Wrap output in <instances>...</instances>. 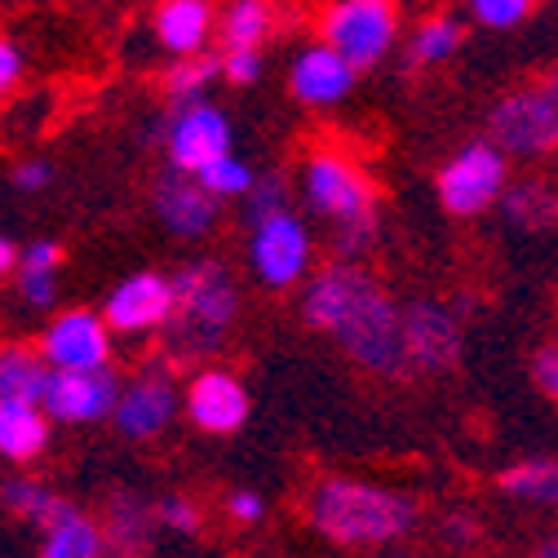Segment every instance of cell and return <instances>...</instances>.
Here are the masks:
<instances>
[{
  "mask_svg": "<svg viewBox=\"0 0 558 558\" xmlns=\"http://www.w3.org/2000/svg\"><path fill=\"white\" fill-rule=\"evenodd\" d=\"M311 523L332 545H386L416 523V506L390 487L360 478H324L311 497Z\"/></svg>",
  "mask_w": 558,
  "mask_h": 558,
  "instance_id": "obj_2",
  "label": "cell"
},
{
  "mask_svg": "<svg viewBox=\"0 0 558 558\" xmlns=\"http://www.w3.org/2000/svg\"><path fill=\"white\" fill-rule=\"evenodd\" d=\"M302 315L311 328L328 332L368 373L399 377L403 368H412L408 341H403V311L355 262L341 257L337 266L319 270L302 293Z\"/></svg>",
  "mask_w": 558,
  "mask_h": 558,
  "instance_id": "obj_1",
  "label": "cell"
},
{
  "mask_svg": "<svg viewBox=\"0 0 558 558\" xmlns=\"http://www.w3.org/2000/svg\"><path fill=\"white\" fill-rule=\"evenodd\" d=\"M40 558H107V536L85 514H72L66 523L49 527Z\"/></svg>",
  "mask_w": 558,
  "mask_h": 558,
  "instance_id": "obj_26",
  "label": "cell"
},
{
  "mask_svg": "<svg viewBox=\"0 0 558 558\" xmlns=\"http://www.w3.org/2000/svg\"><path fill=\"white\" fill-rule=\"evenodd\" d=\"M186 412H191V422L208 435H231L244 426V416H248V395L244 386L231 377V373H199L186 390Z\"/></svg>",
  "mask_w": 558,
  "mask_h": 558,
  "instance_id": "obj_18",
  "label": "cell"
},
{
  "mask_svg": "<svg viewBox=\"0 0 558 558\" xmlns=\"http://www.w3.org/2000/svg\"><path fill=\"white\" fill-rule=\"evenodd\" d=\"M5 501H10L14 514H23L27 523H40L45 532L76 514V506H66L58 493H49L45 483H32V478H14V483L5 487Z\"/></svg>",
  "mask_w": 558,
  "mask_h": 558,
  "instance_id": "obj_25",
  "label": "cell"
},
{
  "mask_svg": "<svg viewBox=\"0 0 558 558\" xmlns=\"http://www.w3.org/2000/svg\"><path fill=\"white\" fill-rule=\"evenodd\" d=\"M222 76L231 85H257L262 81V49H222Z\"/></svg>",
  "mask_w": 558,
  "mask_h": 558,
  "instance_id": "obj_32",
  "label": "cell"
},
{
  "mask_svg": "<svg viewBox=\"0 0 558 558\" xmlns=\"http://www.w3.org/2000/svg\"><path fill=\"white\" fill-rule=\"evenodd\" d=\"M536 0H470V14L478 27H493V32H510L532 14Z\"/></svg>",
  "mask_w": 558,
  "mask_h": 558,
  "instance_id": "obj_31",
  "label": "cell"
},
{
  "mask_svg": "<svg viewBox=\"0 0 558 558\" xmlns=\"http://www.w3.org/2000/svg\"><path fill=\"white\" fill-rule=\"evenodd\" d=\"M120 381L116 373L102 368H53L49 386H45V412L53 422L66 426H85V422H102V416H116L120 403Z\"/></svg>",
  "mask_w": 558,
  "mask_h": 558,
  "instance_id": "obj_9",
  "label": "cell"
},
{
  "mask_svg": "<svg viewBox=\"0 0 558 558\" xmlns=\"http://www.w3.org/2000/svg\"><path fill=\"white\" fill-rule=\"evenodd\" d=\"M493 143H501L510 156H549L558 151V72H545L519 89H510L493 116Z\"/></svg>",
  "mask_w": 558,
  "mask_h": 558,
  "instance_id": "obj_4",
  "label": "cell"
},
{
  "mask_svg": "<svg viewBox=\"0 0 558 558\" xmlns=\"http://www.w3.org/2000/svg\"><path fill=\"white\" fill-rule=\"evenodd\" d=\"M399 36V5L395 0H332L319 19V40L351 58L360 72L377 66Z\"/></svg>",
  "mask_w": 558,
  "mask_h": 558,
  "instance_id": "obj_5",
  "label": "cell"
},
{
  "mask_svg": "<svg viewBox=\"0 0 558 558\" xmlns=\"http://www.w3.org/2000/svg\"><path fill=\"white\" fill-rule=\"evenodd\" d=\"M403 341H408V364L444 373L461 360V315L444 302H412L403 311Z\"/></svg>",
  "mask_w": 558,
  "mask_h": 558,
  "instance_id": "obj_11",
  "label": "cell"
},
{
  "mask_svg": "<svg viewBox=\"0 0 558 558\" xmlns=\"http://www.w3.org/2000/svg\"><path fill=\"white\" fill-rule=\"evenodd\" d=\"M275 32V10L270 0H231L218 19V40L222 49H262Z\"/></svg>",
  "mask_w": 558,
  "mask_h": 558,
  "instance_id": "obj_21",
  "label": "cell"
},
{
  "mask_svg": "<svg viewBox=\"0 0 558 558\" xmlns=\"http://www.w3.org/2000/svg\"><path fill=\"white\" fill-rule=\"evenodd\" d=\"M248 253H253V270H257L262 284L289 289V284H298V279L306 275L311 235H306L302 218H293L289 208H284V214H270V218L253 222Z\"/></svg>",
  "mask_w": 558,
  "mask_h": 558,
  "instance_id": "obj_10",
  "label": "cell"
},
{
  "mask_svg": "<svg viewBox=\"0 0 558 558\" xmlns=\"http://www.w3.org/2000/svg\"><path fill=\"white\" fill-rule=\"evenodd\" d=\"M173 408H178L173 381L160 373H147L133 386H124V395L116 403V426L124 439H156L173 422Z\"/></svg>",
  "mask_w": 558,
  "mask_h": 558,
  "instance_id": "obj_17",
  "label": "cell"
},
{
  "mask_svg": "<svg viewBox=\"0 0 558 558\" xmlns=\"http://www.w3.org/2000/svg\"><path fill=\"white\" fill-rule=\"evenodd\" d=\"M461 40H465V27L457 14H430L408 40V62L412 66H439L461 49Z\"/></svg>",
  "mask_w": 558,
  "mask_h": 558,
  "instance_id": "obj_24",
  "label": "cell"
},
{
  "mask_svg": "<svg viewBox=\"0 0 558 558\" xmlns=\"http://www.w3.org/2000/svg\"><path fill=\"white\" fill-rule=\"evenodd\" d=\"M240 315L235 279L222 262H191L173 275V315L165 337L178 355H214Z\"/></svg>",
  "mask_w": 558,
  "mask_h": 558,
  "instance_id": "obj_3",
  "label": "cell"
},
{
  "mask_svg": "<svg viewBox=\"0 0 558 558\" xmlns=\"http://www.w3.org/2000/svg\"><path fill=\"white\" fill-rule=\"evenodd\" d=\"M165 147H169V165L182 173H199L208 160H218L231 151V120L208 102H182L169 111L165 120Z\"/></svg>",
  "mask_w": 558,
  "mask_h": 558,
  "instance_id": "obj_8",
  "label": "cell"
},
{
  "mask_svg": "<svg viewBox=\"0 0 558 558\" xmlns=\"http://www.w3.org/2000/svg\"><path fill=\"white\" fill-rule=\"evenodd\" d=\"M19 293H23V302L36 306V311L53 306V298H58V289H53V270H19Z\"/></svg>",
  "mask_w": 558,
  "mask_h": 558,
  "instance_id": "obj_33",
  "label": "cell"
},
{
  "mask_svg": "<svg viewBox=\"0 0 558 558\" xmlns=\"http://www.w3.org/2000/svg\"><path fill=\"white\" fill-rule=\"evenodd\" d=\"M218 19L222 14L214 0H156L151 32L160 49H169L173 58H191L204 53V45L218 36Z\"/></svg>",
  "mask_w": 558,
  "mask_h": 558,
  "instance_id": "obj_15",
  "label": "cell"
},
{
  "mask_svg": "<svg viewBox=\"0 0 558 558\" xmlns=\"http://www.w3.org/2000/svg\"><path fill=\"white\" fill-rule=\"evenodd\" d=\"M302 191H306V204L315 208V214L332 222V231L351 227V222H364V218H377L368 178L337 151H319V156L306 160Z\"/></svg>",
  "mask_w": 558,
  "mask_h": 558,
  "instance_id": "obj_7",
  "label": "cell"
},
{
  "mask_svg": "<svg viewBox=\"0 0 558 558\" xmlns=\"http://www.w3.org/2000/svg\"><path fill=\"white\" fill-rule=\"evenodd\" d=\"M532 377L549 399H558V345H541L532 360Z\"/></svg>",
  "mask_w": 558,
  "mask_h": 558,
  "instance_id": "obj_35",
  "label": "cell"
},
{
  "mask_svg": "<svg viewBox=\"0 0 558 558\" xmlns=\"http://www.w3.org/2000/svg\"><path fill=\"white\" fill-rule=\"evenodd\" d=\"M45 403L32 399H0V452L10 461H27L45 448L49 422H45Z\"/></svg>",
  "mask_w": 558,
  "mask_h": 558,
  "instance_id": "obj_19",
  "label": "cell"
},
{
  "mask_svg": "<svg viewBox=\"0 0 558 558\" xmlns=\"http://www.w3.org/2000/svg\"><path fill=\"white\" fill-rule=\"evenodd\" d=\"M156 519L165 523V527H173V532H199V510L191 506V501H182V497H165L160 506H156Z\"/></svg>",
  "mask_w": 558,
  "mask_h": 558,
  "instance_id": "obj_34",
  "label": "cell"
},
{
  "mask_svg": "<svg viewBox=\"0 0 558 558\" xmlns=\"http://www.w3.org/2000/svg\"><path fill=\"white\" fill-rule=\"evenodd\" d=\"M262 514H266V506H262L257 493H235V497H231V519H240V523H262Z\"/></svg>",
  "mask_w": 558,
  "mask_h": 558,
  "instance_id": "obj_39",
  "label": "cell"
},
{
  "mask_svg": "<svg viewBox=\"0 0 558 558\" xmlns=\"http://www.w3.org/2000/svg\"><path fill=\"white\" fill-rule=\"evenodd\" d=\"M532 558H558V532H554V536H545V541L536 545V554H532Z\"/></svg>",
  "mask_w": 558,
  "mask_h": 558,
  "instance_id": "obj_42",
  "label": "cell"
},
{
  "mask_svg": "<svg viewBox=\"0 0 558 558\" xmlns=\"http://www.w3.org/2000/svg\"><path fill=\"white\" fill-rule=\"evenodd\" d=\"M355 72L360 66L337 53L328 40L319 45H306L298 58H293V72H289V89L302 107H332L341 102L345 94L355 89Z\"/></svg>",
  "mask_w": 558,
  "mask_h": 558,
  "instance_id": "obj_13",
  "label": "cell"
},
{
  "mask_svg": "<svg viewBox=\"0 0 558 558\" xmlns=\"http://www.w3.org/2000/svg\"><path fill=\"white\" fill-rule=\"evenodd\" d=\"M19 76H23V49L14 40H5V45H0V89L10 94L19 85Z\"/></svg>",
  "mask_w": 558,
  "mask_h": 558,
  "instance_id": "obj_38",
  "label": "cell"
},
{
  "mask_svg": "<svg viewBox=\"0 0 558 558\" xmlns=\"http://www.w3.org/2000/svg\"><path fill=\"white\" fill-rule=\"evenodd\" d=\"M173 315V279L165 275H129L107 298V324L120 332H147Z\"/></svg>",
  "mask_w": 558,
  "mask_h": 558,
  "instance_id": "obj_14",
  "label": "cell"
},
{
  "mask_svg": "<svg viewBox=\"0 0 558 558\" xmlns=\"http://www.w3.org/2000/svg\"><path fill=\"white\" fill-rule=\"evenodd\" d=\"M147 532H151V514L143 510V501L133 497H116L107 510V558H137L147 549Z\"/></svg>",
  "mask_w": 558,
  "mask_h": 558,
  "instance_id": "obj_22",
  "label": "cell"
},
{
  "mask_svg": "<svg viewBox=\"0 0 558 558\" xmlns=\"http://www.w3.org/2000/svg\"><path fill=\"white\" fill-rule=\"evenodd\" d=\"M23 257H19V248H14V240H0V266L5 270H14Z\"/></svg>",
  "mask_w": 558,
  "mask_h": 558,
  "instance_id": "obj_41",
  "label": "cell"
},
{
  "mask_svg": "<svg viewBox=\"0 0 558 558\" xmlns=\"http://www.w3.org/2000/svg\"><path fill=\"white\" fill-rule=\"evenodd\" d=\"M501 493L536 506H558V461H523L501 474Z\"/></svg>",
  "mask_w": 558,
  "mask_h": 558,
  "instance_id": "obj_28",
  "label": "cell"
},
{
  "mask_svg": "<svg viewBox=\"0 0 558 558\" xmlns=\"http://www.w3.org/2000/svg\"><path fill=\"white\" fill-rule=\"evenodd\" d=\"M222 76V58H208V53H191L182 62H173L165 72V94H169V107H182V102H199Z\"/></svg>",
  "mask_w": 558,
  "mask_h": 558,
  "instance_id": "obj_27",
  "label": "cell"
},
{
  "mask_svg": "<svg viewBox=\"0 0 558 558\" xmlns=\"http://www.w3.org/2000/svg\"><path fill=\"white\" fill-rule=\"evenodd\" d=\"M506 156L510 151L501 143H470V147H461L439 169V199H444L448 214L470 218V214H483L487 204H501V195L510 186Z\"/></svg>",
  "mask_w": 558,
  "mask_h": 558,
  "instance_id": "obj_6",
  "label": "cell"
},
{
  "mask_svg": "<svg viewBox=\"0 0 558 558\" xmlns=\"http://www.w3.org/2000/svg\"><path fill=\"white\" fill-rule=\"evenodd\" d=\"M107 315L72 311L49 324L45 332V360L53 368H102L107 364Z\"/></svg>",
  "mask_w": 558,
  "mask_h": 558,
  "instance_id": "obj_16",
  "label": "cell"
},
{
  "mask_svg": "<svg viewBox=\"0 0 558 558\" xmlns=\"http://www.w3.org/2000/svg\"><path fill=\"white\" fill-rule=\"evenodd\" d=\"M289 208V182L284 178H257L253 182V191L244 195V214H248V227L253 222H262V218H270V214H284Z\"/></svg>",
  "mask_w": 558,
  "mask_h": 558,
  "instance_id": "obj_30",
  "label": "cell"
},
{
  "mask_svg": "<svg viewBox=\"0 0 558 558\" xmlns=\"http://www.w3.org/2000/svg\"><path fill=\"white\" fill-rule=\"evenodd\" d=\"M151 199H156V218H160L173 235H182V240H199L204 231H214V222H218V195L208 191L195 173L169 169V173L156 182Z\"/></svg>",
  "mask_w": 558,
  "mask_h": 558,
  "instance_id": "obj_12",
  "label": "cell"
},
{
  "mask_svg": "<svg viewBox=\"0 0 558 558\" xmlns=\"http://www.w3.org/2000/svg\"><path fill=\"white\" fill-rule=\"evenodd\" d=\"M501 208L523 231H549V227H558V186H549L545 178H523V182L506 186Z\"/></svg>",
  "mask_w": 558,
  "mask_h": 558,
  "instance_id": "obj_20",
  "label": "cell"
},
{
  "mask_svg": "<svg viewBox=\"0 0 558 558\" xmlns=\"http://www.w3.org/2000/svg\"><path fill=\"white\" fill-rule=\"evenodd\" d=\"M444 536H448V541H470V536H474V527H470V519H448Z\"/></svg>",
  "mask_w": 558,
  "mask_h": 558,
  "instance_id": "obj_40",
  "label": "cell"
},
{
  "mask_svg": "<svg viewBox=\"0 0 558 558\" xmlns=\"http://www.w3.org/2000/svg\"><path fill=\"white\" fill-rule=\"evenodd\" d=\"M195 178H199L208 191H214L218 199H244V195L253 191V182H257V173H253L240 156H231V151L218 156V160H208Z\"/></svg>",
  "mask_w": 558,
  "mask_h": 558,
  "instance_id": "obj_29",
  "label": "cell"
},
{
  "mask_svg": "<svg viewBox=\"0 0 558 558\" xmlns=\"http://www.w3.org/2000/svg\"><path fill=\"white\" fill-rule=\"evenodd\" d=\"M58 262H62V248L53 240H36V244L23 248L19 270H58Z\"/></svg>",
  "mask_w": 558,
  "mask_h": 558,
  "instance_id": "obj_36",
  "label": "cell"
},
{
  "mask_svg": "<svg viewBox=\"0 0 558 558\" xmlns=\"http://www.w3.org/2000/svg\"><path fill=\"white\" fill-rule=\"evenodd\" d=\"M49 178H53V169H49L45 160H23V165L14 169V186H19V191H45Z\"/></svg>",
  "mask_w": 558,
  "mask_h": 558,
  "instance_id": "obj_37",
  "label": "cell"
},
{
  "mask_svg": "<svg viewBox=\"0 0 558 558\" xmlns=\"http://www.w3.org/2000/svg\"><path fill=\"white\" fill-rule=\"evenodd\" d=\"M53 377L49 360H36L23 345H10L5 360H0V399H32L45 403V386Z\"/></svg>",
  "mask_w": 558,
  "mask_h": 558,
  "instance_id": "obj_23",
  "label": "cell"
}]
</instances>
